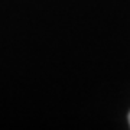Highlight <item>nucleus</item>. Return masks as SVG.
Segmentation results:
<instances>
[{"label": "nucleus", "mask_w": 130, "mask_h": 130, "mask_svg": "<svg viewBox=\"0 0 130 130\" xmlns=\"http://www.w3.org/2000/svg\"><path fill=\"white\" fill-rule=\"evenodd\" d=\"M129 123H130V113H129Z\"/></svg>", "instance_id": "nucleus-1"}]
</instances>
